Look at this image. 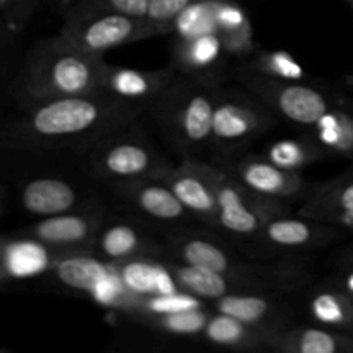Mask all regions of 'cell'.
<instances>
[{"instance_id":"ba28073f","label":"cell","mask_w":353,"mask_h":353,"mask_svg":"<svg viewBox=\"0 0 353 353\" xmlns=\"http://www.w3.org/2000/svg\"><path fill=\"white\" fill-rule=\"evenodd\" d=\"M240 83L254 93L276 117L309 131L333 105L324 90L305 81H281L240 68Z\"/></svg>"},{"instance_id":"74e56055","label":"cell","mask_w":353,"mask_h":353,"mask_svg":"<svg viewBox=\"0 0 353 353\" xmlns=\"http://www.w3.org/2000/svg\"><path fill=\"white\" fill-rule=\"evenodd\" d=\"M348 3H350V7L353 9V0H352V2H348Z\"/></svg>"},{"instance_id":"7402d4cb","label":"cell","mask_w":353,"mask_h":353,"mask_svg":"<svg viewBox=\"0 0 353 353\" xmlns=\"http://www.w3.org/2000/svg\"><path fill=\"white\" fill-rule=\"evenodd\" d=\"M216 34L228 57L243 61L257 50L250 17L238 0H217Z\"/></svg>"},{"instance_id":"8fae6325","label":"cell","mask_w":353,"mask_h":353,"mask_svg":"<svg viewBox=\"0 0 353 353\" xmlns=\"http://www.w3.org/2000/svg\"><path fill=\"white\" fill-rule=\"evenodd\" d=\"M124 207L150 223L169 226L171 230L193 219L171 186L162 178H145L109 186Z\"/></svg>"},{"instance_id":"30bf717a","label":"cell","mask_w":353,"mask_h":353,"mask_svg":"<svg viewBox=\"0 0 353 353\" xmlns=\"http://www.w3.org/2000/svg\"><path fill=\"white\" fill-rule=\"evenodd\" d=\"M107 217L109 216L100 203H92L71 212L40 217L37 223L28 226L23 234L34 238L62 254L90 252Z\"/></svg>"},{"instance_id":"cb8c5ba5","label":"cell","mask_w":353,"mask_h":353,"mask_svg":"<svg viewBox=\"0 0 353 353\" xmlns=\"http://www.w3.org/2000/svg\"><path fill=\"white\" fill-rule=\"evenodd\" d=\"M309 133L333 157L353 159V109L333 103Z\"/></svg>"},{"instance_id":"4316f807","label":"cell","mask_w":353,"mask_h":353,"mask_svg":"<svg viewBox=\"0 0 353 353\" xmlns=\"http://www.w3.org/2000/svg\"><path fill=\"white\" fill-rule=\"evenodd\" d=\"M264 157H268L272 164L279 165L290 171H302L309 165L324 161L330 155L316 141V138L307 131L303 137L283 138L276 140L265 148Z\"/></svg>"},{"instance_id":"ffe728a7","label":"cell","mask_w":353,"mask_h":353,"mask_svg":"<svg viewBox=\"0 0 353 353\" xmlns=\"http://www.w3.org/2000/svg\"><path fill=\"white\" fill-rule=\"evenodd\" d=\"M269 350L278 353H353V334L319 324H292L271 338Z\"/></svg>"},{"instance_id":"3957f363","label":"cell","mask_w":353,"mask_h":353,"mask_svg":"<svg viewBox=\"0 0 353 353\" xmlns=\"http://www.w3.org/2000/svg\"><path fill=\"white\" fill-rule=\"evenodd\" d=\"M219 86V81L178 74L148 107L147 112L183 161L200 159L210 150L214 103Z\"/></svg>"},{"instance_id":"277c9868","label":"cell","mask_w":353,"mask_h":353,"mask_svg":"<svg viewBox=\"0 0 353 353\" xmlns=\"http://www.w3.org/2000/svg\"><path fill=\"white\" fill-rule=\"evenodd\" d=\"M83 157L90 176L109 186L145 178H162L174 165L148 140L145 131L138 126V121L107 134Z\"/></svg>"},{"instance_id":"44dd1931","label":"cell","mask_w":353,"mask_h":353,"mask_svg":"<svg viewBox=\"0 0 353 353\" xmlns=\"http://www.w3.org/2000/svg\"><path fill=\"white\" fill-rule=\"evenodd\" d=\"M200 336L214 347L238 352L269 350V341H271V336L265 331L216 310L210 312L209 321Z\"/></svg>"},{"instance_id":"d6a6232c","label":"cell","mask_w":353,"mask_h":353,"mask_svg":"<svg viewBox=\"0 0 353 353\" xmlns=\"http://www.w3.org/2000/svg\"><path fill=\"white\" fill-rule=\"evenodd\" d=\"M196 0H150L147 10V19L159 31L161 37L171 34V24L183 9Z\"/></svg>"},{"instance_id":"d6986e66","label":"cell","mask_w":353,"mask_h":353,"mask_svg":"<svg viewBox=\"0 0 353 353\" xmlns=\"http://www.w3.org/2000/svg\"><path fill=\"white\" fill-rule=\"evenodd\" d=\"M228 59L216 33L172 40L171 65L181 76L221 83V71Z\"/></svg>"},{"instance_id":"f1b7e54d","label":"cell","mask_w":353,"mask_h":353,"mask_svg":"<svg viewBox=\"0 0 353 353\" xmlns=\"http://www.w3.org/2000/svg\"><path fill=\"white\" fill-rule=\"evenodd\" d=\"M210 312L212 309L200 307V309L183 310V312L138 317L137 321L150 330L171 334V336H200L209 321Z\"/></svg>"},{"instance_id":"d4e9b609","label":"cell","mask_w":353,"mask_h":353,"mask_svg":"<svg viewBox=\"0 0 353 353\" xmlns=\"http://www.w3.org/2000/svg\"><path fill=\"white\" fill-rule=\"evenodd\" d=\"M309 316L319 326L353 334V296L336 285L316 288L309 296Z\"/></svg>"},{"instance_id":"ac0fdd59","label":"cell","mask_w":353,"mask_h":353,"mask_svg":"<svg viewBox=\"0 0 353 353\" xmlns=\"http://www.w3.org/2000/svg\"><path fill=\"white\" fill-rule=\"evenodd\" d=\"M162 179L171 186L174 195L193 219L200 221L203 226H209L210 230H217L216 195L193 159H186L178 165H172L162 176Z\"/></svg>"},{"instance_id":"9a60e30c","label":"cell","mask_w":353,"mask_h":353,"mask_svg":"<svg viewBox=\"0 0 353 353\" xmlns=\"http://www.w3.org/2000/svg\"><path fill=\"white\" fill-rule=\"evenodd\" d=\"M341 238V231L330 224L312 221L303 216H281L271 217L264 223L261 234V243L274 250L307 252L327 247Z\"/></svg>"},{"instance_id":"7a4b0ae2","label":"cell","mask_w":353,"mask_h":353,"mask_svg":"<svg viewBox=\"0 0 353 353\" xmlns=\"http://www.w3.org/2000/svg\"><path fill=\"white\" fill-rule=\"evenodd\" d=\"M107 62L65 41L61 34L40 40L24 62L19 90L28 103L99 93Z\"/></svg>"},{"instance_id":"e0dca14e","label":"cell","mask_w":353,"mask_h":353,"mask_svg":"<svg viewBox=\"0 0 353 353\" xmlns=\"http://www.w3.org/2000/svg\"><path fill=\"white\" fill-rule=\"evenodd\" d=\"M296 214L353 231V171L314 186Z\"/></svg>"},{"instance_id":"4dcf8cb0","label":"cell","mask_w":353,"mask_h":353,"mask_svg":"<svg viewBox=\"0 0 353 353\" xmlns=\"http://www.w3.org/2000/svg\"><path fill=\"white\" fill-rule=\"evenodd\" d=\"M200 307H207L205 300L199 299L195 295L176 290V292L169 293H159V295L143 296L138 302L137 309L133 310L131 316L133 319L145 316H161V314H172V312H183V310H193L200 309Z\"/></svg>"},{"instance_id":"d590c367","label":"cell","mask_w":353,"mask_h":353,"mask_svg":"<svg viewBox=\"0 0 353 353\" xmlns=\"http://www.w3.org/2000/svg\"><path fill=\"white\" fill-rule=\"evenodd\" d=\"M336 286H340L343 292H347L348 295L353 296V269L352 271H347L343 274V278L336 283Z\"/></svg>"},{"instance_id":"f35d334b","label":"cell","mask_w":353,"mask_h":353,"mask_svg":"<svg viewBox=\"0 0 353 353\" xmlns=\"http://www.w3.org/2000/svg\"><path fill=\"white\" fill-rule=\"evenodd\" d=\"M347 2H352V0H347Z\"/></svg>"},{"instance_id":"7c38bea8","label":"cell","mask_w":353,"mask_h":353,"mask_svg":"<svg viewBox=\"0 0 353 353\" xmlns=\"http://www.w3.org/2000/svg\"><path fill=\"white\" fill-rule=\"evenodd\" d=\"M90 252L112 265L138 259L168 257L164 240L154 238L140 224L114 221L110 217L100 228Z\"/></svg>"},{"instance_id":"603a6c76","label":"cell","mask_w":353,"mask_h":353,"mask_svg":"<svg viewBox=\"0 0 353 353\" xmlns=\"http://www.w3.org/2000/svg\"><path fill=\"white\" fill-rule=\"evenodd\" d=\"M110 269H112V264L102 261L92 252H65L59 255L50 272L68 290L90 295L97 283Z\"/></svg>"},{"instance_id":"2e32d148","label":"cell","mask_w":353,"mask_h":353,"mask_svg":"<svg viewBox=\"0 0 353 353\" xmlns=\"http://www.w3.org/2000/svg\"><path fill=\"white\" fill-rule=\"evenodd\" d=\"M19 202L28 214L37 217L57 216L97 203L78 185L59 176H37L24 181Z\"/></svg>"},{"instance_id":"f546056e","label":"cell","mask_w":353,"mask_h":353,"mask_svg":"<svg viewBox=\"0 0 353 353\" xmlns=\"http://www.w3.org/2000/svg\"><path fill=\"white\" fill-rule=\"evenodd\" d=\"M217 0H196L176 16L171 24L174 38H193L216 33Z\"/></svg>"},{"instance_id":"4fadbf2b","label":"cell","mask_w":353,"mask_h":353,"mask_svg":"<svg viewBox=\"0 0 353 353\" xmlns=\"http://www.w3.org/2000/svg\"><path fill=\"white\" fill-rule=\"evenodd\" d=\"M210 309L259 327L271 338L292 326V310L276 293L231 292L210 302Z\"/></svg>"},{"instance_id":"836d02e7","label":"cell","mask_w":353,"mask_h":353,"mask_svg":"<svg viewBox=\"0 0 353 353\" xmlns=\"http://www.w3.org/2000/svg\"><path fill=\"white\" fill-rule=\"evenodd\" d=\"M40 0H0V14L19 37L30 23Z\"/></svg>"},{"instance_id":"5b68a950","label":"cell","mask_w":353,"mask_h":353,"mask_svg":"<svg viewBox=\"0 0 353 353\" xmlns=\"http://www.w3.org/2000/svg\"><path fill=\"white\" fill-rule=\"evenodd\" d=\"M193 161L216 195L217 230L240 240L261 241L265 221L290 212V203L257 195L224 168L200 159Z\"/></svg>"},{"instance_id":"484cf974","label":"cell","mask_w":353,"mask_h":353,"mask_svg":"<svg viewBox=\"0 0 353 353\" xmlns=\"http://www.w3.org/2000/svg\"><path fill=\"white\" fill-rule=\"evenodd\" d=\"M165 262H168V268L174 278L178 290L199 296V299L205 300L207 303L221 299L226 293L238 292L234 283L219 272L172 261V259H165Z\"/></svg>"},{"instance_id":"5bb4252c","label":"cell","mask_w":353,"mask_h":353,"mask_svg":"<svg viewBox=\"0 0 353 353\" xmlns=\"http://www.w3.org/2000/svg\"><path fill=\"white\" fill-rule=\"evenodd\" d=\"M178 78V71L171 64L162 69H130L121 65H105L100 92L121 100V102L138 105L147 112L148 107L159 95Z\"/></svg>"},{"instance_id":"83f0119b","label":"cell","mask_w":353,"mask_h":353,"mask_svg":"<svg viewBox=\"0 0 353 353\" xmlns=\"http://www.w3.org/2000/svg\"><path fill=\"white\" fill-rule=\"evenodd\" d=\"M241 68L281 81H305L307 72L303 65L286 50H255L250 57L243 59Z\"/></svg>"},{"instance_id":"8d00e7d4","label":"cell","mask_w":353,"mask_h":353,"mask_svg":"<svg viewBox=\"0 0 353 353\" xmlns=\"http://www.w3.org/2000/svg\"><path fill=\"white\" fill-rule=\"evenodd\" d=\"M3 210H6V190L0 186V217H2Z\"/></svg>"},{"instance_id":"1f68e13d","label":"cell","mask_w":353,"mask_h":353,"mask_svg":"<svg viewBox=\"0 0 353 353\" xmlns=\"http://www.w3.org/2000/svg\"><path fill=\"white\" fill-rule=\"evenodd\" d=\"M62 16L79 12H93V10H105V12H121L128 16L147 17L150 0H59Z\"/></svg>"},{"instance_id":"9c48e42d","label":"cell","mask_w":353,"mask_h":353,"mask_svg":"<svg viewBox=\"0 0 353 353\" xmlns=\"http://www.w3.org/2000/svg\"><path fill=\"white\" fill-rule=\"evenodd\" d=\"M224 169L257 195L286 203L303 202L316 186L303 178L302 171L279 168L264 155L241 154L228 161Z\"/></svg>"},{"instance_id":"6da1fadb","label":"cell","mask_w":353,"mask_h":353,"mask_svg":"<svg viewBox=\"0 0 353 353\" xmlns=\"http://www.w3.org/2000/svg\"><path fill=\"white\" fill-rule=\"evenodd\" d=\"M141 114V107L103 92L28 103L24 114L0 131V145L38 154L85 155L107 134L138 121Z\"/></svg>"},{"instance_id":"e575fe53","label":"cell","mask_w":353,"mask_h":353,"mask_svg":"<svg viewBox=\"0 0 353 353\" xmlns=\"http://www.w3.org/2000/svg\"><path fill=\"white\" fill-rule=\"evenodd\" d=\"M17 40V34L14 33L12 28L7 24V21L3 19V16L0 14V55L3 52H7V48H10V45Z\"/></svg>"},{"instance_id":"8992f818","label":"cell","mask_w":353,"mask_h":353,"mask_svg":"<svg viewBox=\"0 0 353 353\" xmlns=\"http://www.w3.org/2000/svg\"><path fill=\"white\" fill-rule=\"evenodd\" d=\"M276 114L247 88L219 86L214 103L210 150L226 161L243 154L248 145L274 128Z\"/></svg>"},{"instance_id":"52a82bcc","label":"cell","mask_w":353,"mask_h":353,"mask_svg":"<svg viewBox=\"0 0 353 353\" xmlns=\"http://www.w3.org/2000/svg\"><path fill=\"white\" fill-rule=\"evenodd\" d=\"M59 31L65 41L90 55L103 57V54L123 45L161 37L147 17L128 16L121 12H79L62 16Z\"/></svg>"}]
</instances>
